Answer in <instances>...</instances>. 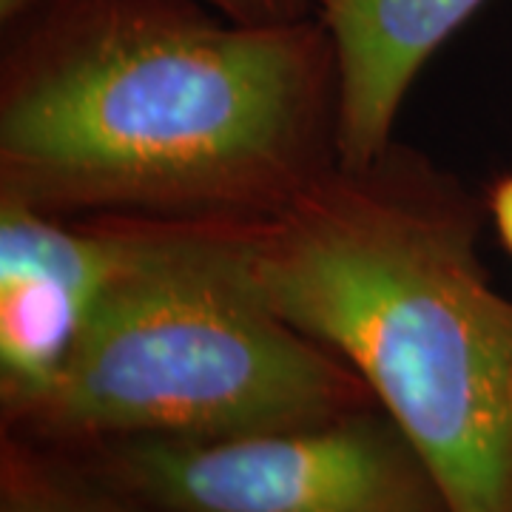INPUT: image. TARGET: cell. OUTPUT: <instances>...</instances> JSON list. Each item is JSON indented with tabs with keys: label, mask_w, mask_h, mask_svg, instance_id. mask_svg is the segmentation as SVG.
Listing matches in <instances>:
<instances>
[{
	"label": "cell",
	"mask_w": 512,
	"mask_h": 512,
	"mask_svg": "<svg viewBox=\"0 0 512 512\" xmlns=\"http://www.w3.org/2000/svg\"><path fill=\"white\" fill-rule=\"evenodd\" d=\"M339 163L319 15L245 26L202 0H46L3 29L0 200L248 225Z\"/></svg>",
	"instance_id": "obj_1"
},
{
	"label": "cell",
	"mask_w": 512,
	"mask_h": 512,
	"mask_svg": "<svg viewBox=\"0 0 512 512\" xmlns=\"http://www.w3.org/2000/svg\"><path fill=\"white\" fill-rule=\"evenodd\" d=\"M484 222V194L393 140L239 228L268 305L359 373L453 512H512V299Z\"/></svg>",
	"instance_id": "obj_2"
},
{
	"label": "cell",
	"mask_w": 512,
	"mask_h": 512,
	"mask_svg": "<svg viewBox=\"0 0 512 512\" xmlns=\"http://www.w3.org/2000/svg\"><path fill=\"white\" fill-rule=\"evenodd\" d=\"M242 225L134 220V248L55 379L0 433L52 450L228 439L376 404L359 373L256 288Z\"/></svg>",
	"instance_id": "obj_3"
},
{
	"label": "cell",
	"mask_w": 512,
	"mask_h": 512,
	"mask_svg": "<svg viewBox=\"0 0 512 512\" xmlns=\"http://www.w3.org/2000/svg\"><path fill=\"white\" fill-rule=\"evenodd\" d=\"M69 456L160 512H453L379 404L282 430L103 441Z\"/></svg>",
	"instance_id": "obj_4"
},
{
	"label": "cell",
	"mask_w": 512,
	"mask_h": 512,
	"mask_svg": "<svg viewBox=\"0 0 512 512\" xmlns=\"http://www.w3.org/2000/svg\"><path fill=\"white\" fill-rule=\"evenodd\" d=\"M131 248V217H66L0 200V413L55 379Z\"/></svg>",
	"instance_id": "obj_5"
},
{
	"label": "cell",
	"mask_w": 512,
	"mask_h": 512,
	"mask_svg": "<svg viewBox=\"0 0 512 512\" xmlns=\"http://www.w3.org/2000/svg\"><path fill=\"white\" fill-rule=\"evenodd\" d=\"M487 0H316L339 72V160L367 165L396 140L416 77Z\"/></svg>",
	"instance_id": "obj_6"
},
{
	"label": "cell",
	"mask_w": 512,
	"mask_h": 512,
	"mask_svg": "<svg viewBox=\"0 0 512 512\" xmlns=\"http://www.w3.org/2000/svg\"><path fill=\"white\" fill-rule=\"evenodd\" d=\"M0 512H160L69 453L0 433Z\"/></svg>",
	"instance_id": "obj_7"
},
{
	"label": "cell",
	"mask_w": 512,
	"mask_h": 512,
	"mask_svg": "<svg viewBox=\"0 0 512 512\" xmlns=\"http://www.w3.org/2000/svg\"><path fill=\"white\" fill-rule=\"evenodd\" d=\"M245 26H279L316 15V0H202Z\"/></svg>",
	"instance_id": "obj_8"
},
{
	"label": "cell",
	"mask_w": 512,
	"mask_h": 512,
	"mask_svg": "<svg viewBox=\"0 0 512 512\" xmlns=\"http://www.w3.org/2000/svg\"><path fill=\"white\" fill-rule=\"evenodd\" d=\"M484 208H487V222H493L495 237L512 256V171L498 174L493 183L487 185Z\"/></svg>",
	"instance_id": "obj_9"
},
{
	"label": "cell",
	"mask_w": 512,
	"mask_h": 512,
	"mask_svg": "<svg viewBox=\"0 0 512 512\" xmlns=\"http://www.w3.org/2000/svg\"><path fill=\"white\" fill-rule=\"evenodd\" d=\"M46 0H0V26H15L18 20L29 18L37 6H43Z\"/></svg>",
	"instance_id": "obj_10"
}]
</instances>
